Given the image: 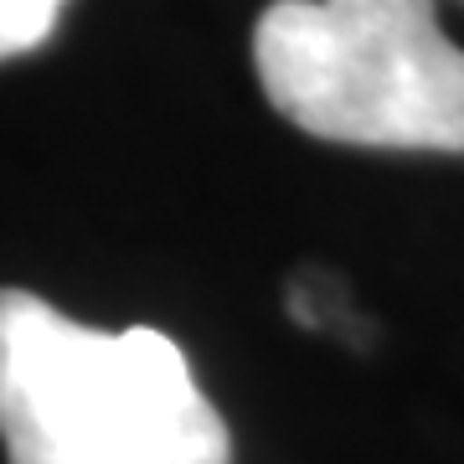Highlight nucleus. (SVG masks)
<instances>
[{"label":"nucleus","mask_w":464,"mask_h":464,"mask_svg":"<svg viewBox=\"0 0 464 464\" xmlns=\"http://www.w3.org/2000/svg\"><path fill=\"white\" fill-rule=\"evenodd\" d=\"M5 464H232V439L170 335L93 331L0 289Z\"/></svg>","instance_id":"f257e3e1"},{"label":"nucleus","mask_w":464,"mask_h":464,"mask_svg":"<svg viewBox=\"0 0 464 464\" xmlns=\"http://www.w3.org/2000/svg\"><path fill=\"white\" fill-rule=\"evenodd\" d=\"M67 0H0V63L26 57L57 32Z\"/></svg>","instance_id":"7ed1b4c3"},{"label":"nucleus","mask_w":464,"mask_h":464,"mask_svg":"<svg viewBox=\"0 0 464 464\" xmlns=\"http://www.w3.org/2000/svg\"><path fill=\"white\" fill-rule=\"evenodd\" d=\"M253 67L264 99L315 140L464 155V52L433 0H274Z\"/></svg>","instance_id":"f03ea898"}]
</instances>
